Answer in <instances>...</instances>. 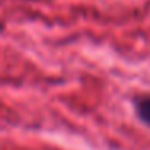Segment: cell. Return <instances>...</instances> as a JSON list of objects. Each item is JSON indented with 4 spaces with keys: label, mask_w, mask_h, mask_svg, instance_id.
<instances>
[{
    "label": "cell",
    "mask_w": 150,
    "mask_h": 150,
    "mask_svg": "<svg viewBox=\"0 0 150 150\" xmlns=\"http://www.w3.org/2000/svg\"><path fill=\"white\" fill-rule=\"evenodd\" d=\"M31 2H36V0H31Z\"/></svg>",
    "instance_id": "7a4b0ae2"
},
{
    "label": "cell",
    "mask_w": 150,
    "mask_h": 150,
    "mask_svg": "<svg viewBox=\"0 0 150 150\" xmlns=\"http://www.w3.org/2000/svg\"><path fill=\"white\" fill-rule=\"evenodd\" d=\"M134 111L145 126L150 127V94H140L132 98Z\"/></svg>",
    "instance_id": "6da1fadb"
}]
</instances>
